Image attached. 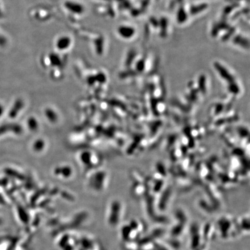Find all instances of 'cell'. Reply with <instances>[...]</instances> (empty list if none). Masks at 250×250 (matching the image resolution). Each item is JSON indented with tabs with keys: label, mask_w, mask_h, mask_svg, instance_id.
I'll return each instance as SVG.
<instances>
[{
	"label": "cell",
	"mask_w": 250,
	"mask_h": 250,
	"mask_svg": "<svg viewBox=\"0 0 250 250\" xmlns=\"http://www.w3.org/2000/svg\"><path fill=\"white\" fill-rule=\"evenodd\" d=\"M2 113V110L1 109V108H0V115H1V113Z\"/></svg>",
	"instance_id": "cell-4"
},
{
	"label": "cell",
	"mask_w": 250,
	"mask_h": 250,
	"mask_svg": "<svg viewBox=\"0 0 250 250\" xmlns=\"http://www.w3.org/2000/svg\"><path fill=\"white\" fill-rule=\"evenodd\" d=\"M119 34L124 38H131L134 34V29L126 26H120L118 30Z\"/></svg>",
	"instance_id": "cell-3"
},
{
	"label": "cell",
	"mask_w": 250,
	"mask_h": 250,
	"mask_svg": "<svg viewBox=\"0 0 250 250\" xmlns=\"http://www.w3.org/2000/svg\"><path fill=\"white\" fill-rule=\"evenodd\" d=\"M71 43V38L67 36H63L57 40L56 47L60 51L66 50L70 47Z\"/></svg>",
	"instance_id": "cell-2"
},
{
	"label": "cell",
	"mask_w": 250,
	"mask_h": 250,
	"mask_svg": "<svg viewBox=\"0 0 250 250\" xmlns=\"http://www.w3.org/2000/svg\"><path fill=\"white\" fill-rule=\"evenodd\" d=\"M65 6L67 10L76 14H81L84 11V7L80 3L74 1H67Z\"/></svg>",
	"instance_id": "cell-1"
}]
</instances>
